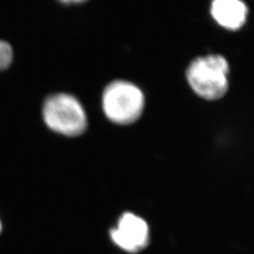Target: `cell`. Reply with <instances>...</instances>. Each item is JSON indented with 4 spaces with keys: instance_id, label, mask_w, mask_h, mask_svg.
<instances>
[{
    "instance_id": "8992f818",
    "label": "cell",
    "mask_w": 254,
    "mask_h": 254,
    "mask_svg": "<svg viewBox=\"0 0 254 254\" xmlns=\"http://www.w3.org/2000/svg\"><path fill=\"white\" fill-rule=\"evenodd\" d=\"M13 60L12 47L9 43L0 40V71L8 69Z\"/></svg>"
},
{
    "instance_id": "7a4b0ae2",
    "label": "cell",
    "mask_w": 254,
    "mask_h": 254,
    "mask_svg": "<svg viewBox=\"0 0 254 254\" xmlns=\"http://www.w3.org/2000/svg\"><path fill=\"white\" fill-rule=\"evenodd\" d=\"M229 64L220 55L194 60L187 70V79L196 94L205 100H218L228 91Z\"/></svg>"
},
{
    "instance_id": "277c9868",
    "label": "cell",
    "mask_w": 254,
    "mask_h": 254,
    "mask_svg": "<svg viewBox=\"0 0 254 254\" xmlns=\"http://www.w3.org/2000/svg\"><path fill=\"white\" fill-rule=\"evenodd\" d=\"M109 237L122 251L136 254L149 243V227L143 218L126 212L119 218L116 226L110 229Z\"/></svg>"
},
{
    "instance_id": "6da1fadb",
    "label": "cell",
    "mask_w": 254,
    "mask_h": 254,
    "mask_svg": "<svg viewBox=\"0 0 254 254\" xmlns=\"http://www.w3.org/2000/svg\"><path fill=\"white\" fill-rule=\"evenodd\" d=\"M47 128L58 135L76 137L88 128V115L81 102L70 93L59 92L49 95L42 109Z\"/></svg>"
},
{
    "instance_id": "3957f363",
    "label": "cell",
    "mask_w": 254,
    "mask_h": 254,
    "mask_svg": "<svg viewBox=\"0 0 254 254\" xmlns=\"http://www.w3.org/2000/svg\"><path fill=\"white\" fill-rule=\"evenodd\" d=\"M144 105L143 92L131 82L115 80L103 91V112L109 121L116 125L134 124L141 116Z\"/></svg>"
},
{
    "instance_id": "5b68a950",
    "label": "cell",
    "mask_w": 254,
    "mask_h": 254,
    "mask_svg": "<svg viewBox=\"0 0 254 254\" xmlns=\"http://www.w3.org/2000/svg\"><path fill=\"white\" fill-rule=\"evenodd\" d=\"M211 15L219 26L237 30L245 25L248 8L242 0H213Z\"/></svg>"
},
{
    "instance_id": "52a82bcc",
    "label": "cell",
    "mask_w": 254,
    "mask_h": 254,
    "mask_svg": "<svg viewBox=\"0 0 254 254\" xmlns=\"http://www.w3.org/2000/svg\"><path fill=\"white\" fill-rule=\"evenodd\" d=\"M61 3L65 5H78L87 2L88 0H59Z\"/></svg>"
},
{
    "instance_id": "ba28073f",
    "label": "cell",
    "mask_w": 254,
    "mask_h": 254,
    "mask_svg": "<svg viewBox=\"0 0 254 254\" xmlns=\"http://www.w3.org/2000/svg\"><path fill=\"white\" fill-rule=\"evenodd\" d=\"M2 229H3V225H2V222H1V219H0V235L2 233Z\"/></svg>"
}]
</instances>
